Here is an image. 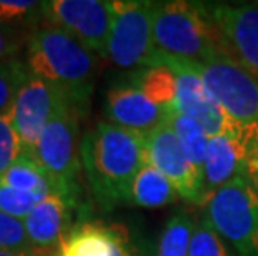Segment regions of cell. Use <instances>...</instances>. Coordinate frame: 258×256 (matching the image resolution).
Wrapping results in <instances>:
<instances>
[{
    "label": "cell",
    "mask_w": 258,
    "mask_h": 256,
    "mask_svg": "<svg viewBox=\"0 0 258 256\" xmlns=\"http://www.w3.org/2000/svg\"><path fill=\"white\" fill-rule=\"evenodd\" d=\"M80 158L92 197L103 211L128 205L134 180L145 165V133L98 122L82 138Z\"/></svg>",
    "instance_id": "cell-1"
},
{
    "label": "cell",
    "mask_w": 258,
    "mask_h": 256,
    "mask_svg": "<svg viewBox=\"0 0 258 256\" xmlns=\"http://www.w3.org/2000/svg\"><path fill=\"white\" fill-rule=\"evenodd\" d=\"M25 65L30 75L58 89L70 105L85 115L97 73L95 53L63 30L42 25L29 35Z\"/></svg>",
    "instance_id": "cell-2"
},
{
    "label": "cell",
    "mask_w": 258,
    "mask_h": 256,
    "mask_svg": "<svg viewBox=\"0 0 258 256\" xmlns=\"http://www.w3.org/2000/svg\"><path fill=\"white\" fill-rule=\"evenodd\" d=\"M153 39L157 50L163 55L199 65L228 52L207 4L155 2Z\"/></svg>",
    "instance_id": "cell-3"
},
{
    "label": "cell",
    "mask_w": 258,
    "mask_h": 256,
    "mask_svg": "<svg viewBox=\"0 0 258 256\" xmlns=\"http://www.w3.org/2000/svg\"><path fill=\"white\" fill-rule=\"evenodd\" d=\"M80 113L70 105L63 103L53 113L50 122L40 133L35 148L30 151L42 168L55 183L57 192L69 198L77 200V178L82 166L80 158Z\"/></svg>",
    "instance_id": "cell-4"
},
{
    "label": "cell",
    "mask_w": 258,
    "mask_h": 256,
    "mask_svg": "<svg viewBox=\"0 0 258 256\" xmlns=\"http://www.w3.org/2000/svg\"><path fill=\"white\" fill-rule=\"evenodd\" d=\"M205 216L238 256H258V190L235 178L205 203Z\"/></svg>",
    "instance_id": "cell-5"
},
{
    "label": "cell",
    "mask_w": 258,
    "mask_h": 256,
    "mask_svg": "<svg viewBox=\"0 0 258 256\" xmlns=\"http://www.w3.org/2000/svg\"><path fill=\"white\" fill-rule=\"evenodd\" d=\"M153 7L148 0H113L107 57L120 68L153 67L158 50L153 39Z\"/></svg>",
    "instance_id": "cell-6"
},
{
    "label": "cell",
    "mask_w": 258,
    "mask_h": 256,
    "mask_svg": "<svg viewBox=\"0 0 258 256\" xmlns=\"http://www.w3.org/2000/svg\"><path fill=\"white\" fill-rule=\"evenodd\" d=\"M155 65H167L177 78V99L175 110L195 120L208 135V138L218 135H235L240 132V125L218 103L202 80L199 63L178 60L158 52Z\"/></svg>",
    "instance_id": "cell-7"
},
{
    "label": "cell",
    "mask_w": 258,
    "mask_h": 256,
    "mask_svg": "<svg viewBox=\"0 0 258 256\" xmlns=\"http://www.w3.org/2000/svg\"><path fill=\"white\" fill-rule=\"evenodd\" d=\"M202 80L238 125H258V80L228 52L199 65Z\"/></svg>",
    "instance_id": "cell-8"
},
{
    "label": "cell",
    "mask_w": 258,
    "mask_h": 256,
    "mask_svg": "<svg viewBox=\"0 0 258 256\" xmlns=\"http://www.w3.org/2000/svg\"><path fill=\"white\" fill-rule=\"evenodd\" d=\"M42 9L43 25L63 30L92 53L107 57L113 0H50L42 2Z\"/></svg>",
    "instance_id": "cell-9"
},
{
    "label": "cell",
    "mask_w": 258,
    "mask_h": 256,
    "mask_svg": "<svg viewBox=\"0 0 258 256\" xmlns=\"http://www.w3.org/2000/svg\"><path fill=\"white\" fill-rule=\"evenodd\" d=\"M145 163L168 178L178 197L197 205L207 203L203 173L191 165L168 120L145 133Z\"/></svg>",
    "instance_id": "cell-10"
},
{
    "label": "cell",
    "mask_w": 258,
    "mask_h": 256,
    "mask_svg": "<svg viewBox=\"0 0 258 256\" xmlns=\"http://www.w3.org/2000/svg\"><path fill=\"white\" fill-rule=\"evenodd\" d=\"M63 103H69V100L58 89L45 80L29 75L9 112L24 146V153H30L35 148L43 128Z\"/></svg>",
    "instance_id": "cell-11"
},
{
    "label": "cell",
    "mask_w": 258,
    "mask_h": 256,
    "mask_svg": "<svg viewBox=\"0 0 258 256\" xmlns=\"http://www.w3.org/2000/svg\"><path fill=\"white\" fill-rule=\"evenodd\" d=\"M228 53L258 80V5H207Z\"/></svg>",
    "instance_id": "cell-12"
},
{
    "label": "cell",
    "mask_w": 258,
    "mask_h": 256,
    "mask_svg": "<svg viewBox=\"0 0 258 256\" xmlns=\"http://www.w3.org/2000/svg\"><path fill=\"white\" fill-rule=\"evenodd\" d=\"M77 200L52 193L24 218V226L34 256H52L65 235L72 230V211Z\"/></svg>",
    "instance_id": "cell-13"
},
{
    "label": "cell",
    "mask_w": 258,
    "mask_h": 256,
    "mask_svg": "<svg viewBox=\"0 0 258 256\" xmlns=\"http://www.w3.org/2000/svg\"><path fill=\"white\" fill-rule=\"evenodd\" d=\"M103 113L108 123L134 132L148 133L167 122L172 112L148 100L135 85L122 83L108 90Z\"/></svg>",
    "instance_id": "cell-14"
},
{
    "label": "cell",
    "mask_w": 258,
    "mask_h": 256,
    "mask_svg": "<svg viewBox=\"0 0 258 256\" xmlns=\"http://www.w3.org/2000/svg\"><path fill=\"white\" fill-rule=\"evenodd\" d=\"M243 175V146L238 135H218L208 138L203 165L207 200L232 180Z\"/></svg>",
    "instance_id": "cell-15"
},
{
    "label": "cell",
    "mask_w": 258,
    "mask_h": 256,
    "mask_svg": "<svg viewBox=\"0 0 258 256\" xmlns=\"http://www.w3.org/2000/svg\"><path fill=\"white\" fill-rule=\"evenodd\" d=\"M52 256H117L115 223H77Z\"/></svg>",
    "instance_id": "cell-16"
},
{
    "label": "cell",
    "mask_w": 258,
    "mask_h": 256,
    "mask_svg": "<svg viewBox=\"0 0 258 256\" xmlns=\"http://www.w3.org/2000/svg\"><path fill=\"white\" fill-rule=\"evenodd\" d=\"M128 80L155 105L170 112L175 110L177 78L167 65H153L134 70L128 75Z\"/></svg>",
    "instance_id": "cell-17"
},
{
    "label": "cell",
    "mask_w": 258,
    "mask_h": 256,
    "mask_svg": "<svg viewBox=\"0 0 258 256\" xmlns=\"http://www.w3.org/2000/svg\"><path fill=\"white\" fill-rule=\"evenodd\" d=\"M0 180L20 192L34 195L38 200L47 198L52 193H58L55 183L52 182L48 173L29 153H22L12 163V166L0 177Z\"/></svg>",
    "instance_id": "cell-18"
},
{
    "label": "cell",
    "mask_w": 258,
    "mask_h": 256,
    "mask_svg": "<svg viewBox=\"0 0 258 256\" xmlns=\"http://www.w3.org/2000/svg\"><path fill=\"white\" fill-rule=\"evenodd\" d=\"M178 197L177 190L155 166L145 163L134 180L130 203L142 208H160Z\"/></svg>",
    "instance_id": "cell-19"
},
{
    "label": "cell",
    "mask_w": 258,
    "mask_h": 256,
    "mask_svg": "<svg viewBox=\"0 0 258 256\" xmlns=\"http://www.w3.org/2000/svg\"><path fill=\"white\" fill-rule=\"evenodd\" d=\"M168 123L173 128L191 165L203 173V165H205V156L208 150V135L203 132V128L195 120L182 115L177 110L170 113Z\"/></svg>",
    "instance_id": "cell-20"
},
{
    "label": "cell",
    "mask_w": 258,
    "mask_h": 256,
    "mask_svg": "<svg viewBox=\"0 0 258 256\" xmlns=\"http://www.w3.org/2000/svg\"><path fill=\"white\" fill-rule=\"evenodd\" d=\"M195 223L186 211H177L168 220L157 246V256H188Z\"/></svg>",
    "instance_id": "cell-21"
},
{
    "label": "cell",
    "mask_w": 258,
    "mask_h": 256,
    "mask_svg": "<svg viewBox=\"0 0 258 256\" xmlns=\"http://www.w3.org/2000/svg\"><path fill=\"white\" fill-rule=\"evenodd\" d=\"M225 241L227 239L203 215L200 221L195 223L188 246V256H233Z\"/></svg>",
    "instance_id": "cell-22"
},
{
    "label": "cell",
    "mask_w": 258,
    "mask_h": 256,
    "mask_svg": "<svg viewBox=\"0 0 258 256\" xmlns=\"http://www.w3.org/2000/svg\"><path fill=\"white\" fill-rule=\"evenodd\" d=\"M0 22L14 29L25 30L43 22L42 2L34 0H0Z\"/></svg>",
    "instance_id": "cell-23"
},
{
    "label": "cell",
    "mask_w": 258,
    "mask_h": 256,
    "mask_svg": "<svg viewBox=\"0 0 258 256\" xmlns=\"http://www.w3.org/2000/svg\"><path fill=\"white\" fill-rule=\"evenodd\" d=\"M29 68L22 60L0 63V115L10 112L19 90L29 78Z\"/></svg>",
    "instance_id": "cell-24"
},
{
    "label": "cell",
    "mask_w": 258,
    "mask_h": 256,
    "mask_svg": "<svg viewBox=\"0 0 258 256\" xmlns=\"http://www.w3.org/2000/svg\"><path fill=\"white\" fill-rule=\"evenodd\" d=\"M115 231H117V256H157V249L135 226L115 221Z\"/></svg>",
    "instance_id": "cell-25"
},
{
    "label": "cell",
    "mask_w": 258,
    "mask_h": 256,
    "mask_svg": "<svg viewBox=\"0 0 258 256\" xmlns=\"http://www.w3.org/2000/svg\"><path fill=\"white\" fill-rule=\"evenodd\" d=\"M0 249L34 254L24 221L5 215L2 211H0Z\"/></svg>",
    "instance_id": "cell-26"
},
{
    "label": "cell",
    "mask_w": 258,
    "mask_h": 256,
    "mask_svg": "<svg viewBox=\"0 0 258 256\" xmlns=\"http://www.w3.org/2000/svg\"><path fill=\"white\" fill-rule=\"evenodd\" d=\"M38 201L42 200H38L30 193L20 192V190L10 187L0 180V211L2 213L24 220L35 208Z\"/></svg>",
    "instance_id": "cell-27"
},
{
    "label": "cell",
    "mask_w": 258,
    "mask_h": 256,
    "mask_svg": "<svg viewBox=\"0 0 258 256\" xmlns=\"http://www.w3.org/2000/svg\"><path fill=\"white\" fill-rule=\"evenodd\" d=\"M24 153V146L9 113L0 115V177Z\"/></svg>",
    "instance_id": "cell-28"
},
{
    "label": "cell",
    "mask_w": 258,
    "mask_h": 256,
    "mask_svg": "<svg viewBox=\"0 0 258 256\" xmlns=\"http://www.w3.org/2000/svg\"><path fill=\"white\" fill-rule=\"evenodd\" d=\"M238 138L243 146V175L258 190V125H240Z\"/></svg>",
    "instance_id": "cell-29"
},
{
    "label": "cell",
    "mask_w": 258,
    "mask_h": 256,
    "mask_svg": "<svg viewBox=\"0 0 258 256\" xmlns=\"http://www.w3.org/2000/svg\"><path fill=\"white\" fill-rule=\"evenodd\" d=\"M29 37L24 35V30L14 29L0 22V63L17 60L15 55L25 48Z\"/></svg>",
    "instance_id": "cell-30"
},
{
    "label": "cell",
    "mask_w": 258,
    "mask_h": 256,
    "mask_svg": "<svg viewBox=\"0 0 258 256\" xmlns=\"http://www.w3.org/2000/svg\"><path fill=\"white\" fill-rule=\"evenodd\" d=\"M0 256H34L30 253H19V251H4L0 249Z\"/></svg>",
    "instance_id": "cell-31"
}]
</instances>
